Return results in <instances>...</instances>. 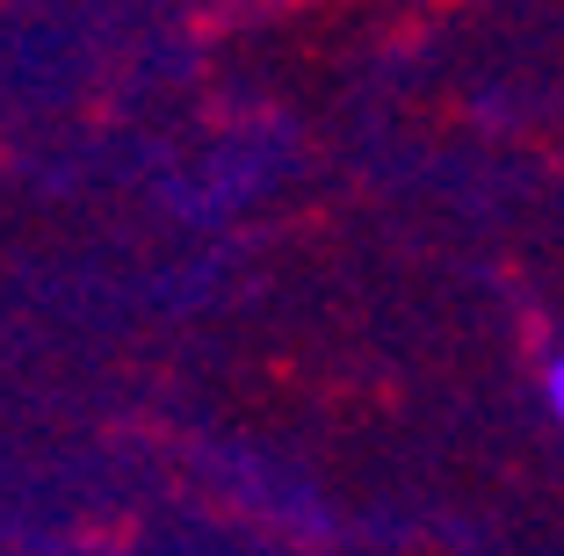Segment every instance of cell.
<instances>
[{"label":"cell","instance_id":"1","mask_svg":"<svg viewBox=\"0 0 564 556\" xmlns=\"http://www.w3.org/2000/svg\"><path fill=\"white\" fill-rule=\"evenodd\" d=\"M543 391H550V412L564 419V361H550V383H543Z\"/></svg>","mask_w":564,"mask_h":556}]
</instances>
